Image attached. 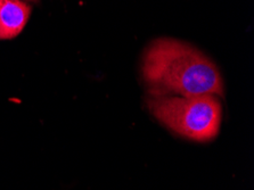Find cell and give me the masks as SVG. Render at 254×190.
<instances>
[{
    "instance_id": "cell-3",
    "label": "cell",
    "mask_w": 254,
    "mask_h": 190,
    "mask_svg": "<svg viewBox=\"0 0 254 190\" xmlns=\"http://www.w3.org/2000/svg\"><path fill=\"white\" fill-rule=\"evenodd\" d=\"M31 8L20 0H0V39L17 36L30 18Z\"/></svg>"
},
{
    "instance_id": "cell-2",
    "label": "cell",
    "mask_w": 254,
    "mask_h": 190,
    "mask_svg": "<svg viewBox=\"0 0 254 190\" xmlns=\"http://www.w3.org/2000/svg\"><path fill=\"white\" fill-rule=\"evenodd\" d=\"M147 106L163 125L187 139L204 142L219 132L221 105L215 96H150Z\"/></svg>"
},
{
    "instance_id": "cell-1",
    "label": "cell",
    "mask_w": 254,
    "mask_h": 190,
    "mask_svg": "<svg viewBox=\"0 0 254 190\" xmlns=\"http://www.w3.org/2000/svg\"><path fill=\"white\" fill-rule=\"evenodd\" d=\"M142 79L150 96H223L217 65L195 47L169 38L153 41L144 52Z\"/></svg>"
}]
</instances>
